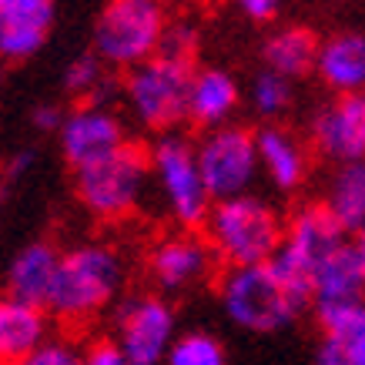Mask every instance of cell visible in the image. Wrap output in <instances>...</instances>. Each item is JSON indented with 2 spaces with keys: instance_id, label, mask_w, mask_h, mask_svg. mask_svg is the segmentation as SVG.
<instances>
[{
  "instance_id": "cell-1",
  "label": "cell",
  "mask_w": 365,
  "mask_h": 365,
  "mask_svg": "<svg viewBox=\"0 0 365 365\" xmlns=\"http://www.w3.org/2000/svg\"><path fill=\"white\" fill-rule=\"evenodd\" d=\"M208 245L232 268L268 265L282 248V225L275 211L255 195L218 201L208 215Z\"/></svg>"
},
{
  "instance_id": "cell-2",
  "label": "cell",
  "mask_w": 365,
  "mask_h": 365,
  "mask_svg": "<svg viewBox=\"0 0 365 365\" xmlns=\"http://www.w3.org/2000/svg\"><path fill=\"white\" fill-rule=\"evenodd\" d=\"M124 282L121 255L108 245H81L61 255L47 309L64 322H88L118 295Z\"/></svg>"
},
{
  "instance_id": "cell-3",
  "label": "cell",
  "mask_w": 365,
  "mask_h": 365,
  "mask_svg": "<svg viewBox=\"0 0 365 365\" xmlns=\"http://www.w3.org/2000/svg\"><path fill=\"white\" fill-rule=\"evenodd\" d=\"M168 17L161 0H108L94 24L98 57L111 67H141L158 57Z\"/></svg>"
},
{
  "instance_id": "cell-4",
  "label": "cell",
  "mask_w": 365,
  "mask_h": 365,
  "mask_svg": "<svg viewBox=\"0 0 365 365\" xmlns=\"http://www.w3.org/2000/svg\"><path fill=\"white\" fill-rule=\"evenodd\" d=\"M222 305L245 332H278L302 312L272 265L228 268V275L222 278Z\"/></svg>"
},
{
  "instance_id": "cell-5",
  "label": "cell",
  "mask_w": 365,
  "mask_h": 365,
  "mask_svg": "<svg viewBox=\"0 0 365 365\" xmlns=\"http://www.w3.org/2000/svg\"><path fill=\"white\" fill-rule=\"evenodd\" d=\"M148 178H151V158L141 148L124 144L121 151L78 171V195L91 215L124 218L128 211L141 205Z\"/></svg>"
},
{
  "instance_id": "cell-6",
  "label": "cell",
  "mask_w": 365,
  "mask_h": 365,
  "mask_svg": "<svg viewBox=\"0 0 365 365\" xmlns=\"http://www.w3.org/2000/svg\"><path fill=\"white\" fill-rule=\"evenodd\" d=\"M195 71L165 57H151L148 64L134 67L124 94H128V108L134 118L148 128H171L188 114V94Z\"/></svg>"
},
{
  "instance_id": "cell-7",
  "label": "cell",
  "mask_w": 365,
  "mask_h": 365,
  "mask_svg": "<svg viewBox=\"0 0 365 365\" xmlns=\"http://www.w3.org/2000/svg\"><path fill=\"white\" fill-rule=\"evenodd\" d=\"M151 171L168 208L181 225H201L211 215V195L205 188L198 151L181 138H161L151 148Z\"/></svg>"
},
{
  "instance_id": "cell-8",
  "label": "cell",
  "mask_w": 365,
  "mask_h": 365,
  "mask_svg": "<svg viewBox=\"0 0 365 365\" xmlns=\"http://www.w3.org/2000/svg\"><path fill=\"white\" fill-rule=\"evenodd\" d=\"M198 165L211 198H238L258 171V141L242 128H218L198 148Z\"/></svg>"
},
{
  "instance_id": "cell-9",
  "label": "cell",
  "mask_w": 365,
  "mask_h": 365,
  "mask_svg": "<svg viewBox=\"0 0 365 365\" xmlns=\"http://www.w3.org/2000/svg\"><path fill=\"white\" fill-rule=\"evenodd\" d=\"M175 345V312L155 295L131 299L118 312V349L128 365H161Z\"/></svg>"
},
{
  "instance_id": "cell-10",
  "label": "cell",
  "mask_w": 365,
  "mask_h": 365,
  "mask_svg": "<svg viewBox=\"0 0 365 365\" xmlns=\"http://www.w3.org/2000/svg\"><path fill=\"white\" fill-rule=\"evenodd\" d=\"M124 128L108 108H94L84 104L78 111H71L61 124V151H64L67 165L78 171L98 165L108 155L124 148Z\"/></svg>"
},
{
  "instance_id": "cell-11",
  "label": "cell",
  "mask_w": 365,
  "mask_h": 365,
  "mask_svg": "<svg viewBox=\"0 0 365 365\" xmlns=\"http://www.w3.org/2000/svg\"><path fill=\"white\" fill-rule=\"evenodd\" d=\"M315 144L325 158L339 165H352L365 158V91L342 94L315 118Z\"/></svg>"
},
{
  "instance_id": "cell-12",
  "label": "cell",
  "mask_w": 365,
  "mask_h": 365,
  "mask_svg": "<svg viewBox=\"0 0 365 365\" xmlns=\"http://www.w3.org/2000/svg\"><path fill=\"white\" fill-rule=\"evenodd\" d=\"M342 245H349V238H345V228L339 225V218H335L325 205H309V208H302L299 215L292 218L282 248H285L295 262H302V265L312 272V278H315V272H319Z\"/></svg>"
},
{
  "instance_id": "cell-13",
  "label": "cell",
  "mask_w": 365,
  "mask_h": 365,
  "mask_svg": "<svg viewBox=\"0 0 365 365\" xmlns=\"http://www.w3.org/2000/svg\"><path fill=\"white\" fill-rule=\"evenodd\" d=\"M211 245L195 235H171L155 245L151 252V275L161 288H188L208 275L211 268Z\"/></svg>"
},
{
  "instance_id": "cell-14",
  "label": "cell",
  "mask_w": 365,
  "mask_h": 365,
  "mask_svg": "<svg viewBox=\"0 0 365 365\" xmlns=\"http://www.w3.org/2000/svg\"><path fill=\"white\" fill-rule=\"evenodd\" d=\"M57 268H61V255L51 245L44 242L27 245L11 262V272H7L11 299L24 302V305H34V309H47L54 282H57Z\"/></svg>"
},
{
  "instance_id": "cell-15",
  "label": "cell",
  "mask_w": 365,
  "mask_h": 365,
  "mask_svg": "<svg viewBox=\"0 0 365 365\" xmlns=\"http://www.w3.org/2000/svg\"><path fill=\"white\" fill-rule=\"evenodd\" d=\"M47 335L44 309L24 305L17 299H0V365H24Z\"/></svg>"
},
{
  "instance_id": "cell-16",
  "label": "cell",
  "mask_w": 365,
  "mask_h": 365,
  "mask_svg": "<svg viewBox=\"0 0 365 365\" xmlns=\"http://www.w3.org/2000/svg\"><path fill=\"white\" fill-rule=\"evenodd\" d=\"M319 78L342 98L365 91V37L362 34H335L319 47L315 61Z\"/></svg>"
},
{
  "instance_id": "cell-17",
  "label": "cell",
  "mask_w": 365,
  "mask_h": 365,
  "mask_svg": "<svg viewBox=\"0 0 365 365\" xmlns=\"http://www.w3.org/2000/svg\"><path fill=\"white\" fill-rule=\"evenodd\" d=\"M365 299V265L359 262L352 242L342 245L339 252L315 272V309L345 305V302Z\"/></svg>"
},
{
  "instance_id": "cell-18",
  "label": "cell",
  "mask_w": 365,
  "mask_h": 365,
  "mask_svg": "<svg viewBox=\"0 0 365 365\" xmlns=\"http://www.w3.org/2000/svg\"><path fill=\"white\" fill-rule=\"evenodd\" d=\"M238 81L228 71L208 67V71H195L188 94V118L195 124H222L228 114L238 108Z\"/></svg>"
},
{
  "instance_id": "cell-19",
  "label": "cell",
  "mask_w": 365,
  "mask_h": 365,
  "mask_svg": "<svg viewBox=\"0 0 365 365\" xmlns=\"http://www.w3.org/2000/svg\"><path fill=\"white\" fill-rule=\"evenodd\" d=\"M258 161L268 171V178L275 181L282 191H292L295 185H302L305 178V151L299 148V141L292 134L268 128L258 138Z\"/></svg>"
},
{
  "instance_id": "cell-20",
  "label": "cell",
  "mask_w": 365,
  "mask_h": 365,
  "mask_svg": "<svg viewBox=\"0 0 365 365\" xmlns=\"http://www.w3.org/2000/svg\"><path fill=\"white\" fill-rule=\"evenodd\" d=\"M319 47L322 44L305 27H282V31H275L268 37V44H265L268 71H275V74H282L288 81L299 78L309 67H315Z\"/></svg>"
},
{
  "instance_id": "cell-21",
  "label": "cell",
  "mask_w": 365,
  "mask_h": 365,
  "mask_svg": "<svg viewBox=\"0 0 365 365\" xmlns=\"http://www.w3.org/2000/svg\"><path fill=\"white\" fill-rule=\"evenodd\" d=\"M325 208L339 218L345 232H355L365 222V161H352L335 171Z\"/></svg>"
},
{
  "instance_id": "cell-22",
  "label": "cell",
  "mask_w": 365,
  "mask_h": 365,
  "mask_svg": "<svg viewBox=\"0 0 365 365\" xmlns=\"http://www.w3.org/2000/svg\"><path fill=\"white\" fill-rule=\"evenodd\" d=\"M51 31V11L37 14H0V57L24 61L37 54Z\"/></svg>"
},
{
  "instance_id": "cell-23",
  "label": "cell",
  "mask_w": 365,
  "mask_h": 365,
  "mask_svg": "<svg viewBox=\"0 0 365 365\" xmlns=\"http://www.w3.org/2000/svg\"><path fill=\"white\" fill-rule=\"evenodd\" d=\"M64 88L78 98H88L94 108H108V101L114 94V81L104 74V61L98 54H81L67 64Z\"/></svg>"
},
{
  "instance_id": "cell-24",
  "label": "cell",
  "mask_w": 365,
  "mask_h": 365,
  "mask_svg": "<svg viewBox=\"0 0 365 365\" xmlns=\"http://www.w3.org/2000/svg\"><path fill=\"white\" fill-rule=\"evenodd\" d=\"M165 362L168 365H228V359H225V349L215 335L188 332L181 339H175Z\"/></svg>"
},
{
  "instance_id": "cell-25",
  "label": "cell",
  "mask_w": 365,
  "mask_h": 365,
  "mask_svg": "<svg viewBox=\"0 0 365 365\" xmlns=\"http://www.w3.org/2000/svg\"><path fill=\"white\" fill-rule=\"evenodd\" d=\"M252 104L255 111L265 114V118H275V114L288 111V104H292V81L275 74V71L258 74L252 84Z\"/></svg>"
},
{
  "instance_id": "cell-26",
  "label": "cell",
  "mask_w": 365,
  "mask_h": 365,
  "mask_svg": "<svg viewBox=\"0 0 365 365\" xmlns=\"http://www.w3.org/2000/svg\"><path fill=\"white\" fill-rule=\"evenodd\" d=\"M195 51H198V34H195V27H188V24H168L165 37H161V47H158V57L191 67Z\"/></svg>"
},
{
  "instance_id": "cell-27",
  "label": "cell",
  "mask_w": 365,
  "mask_h": 365,
  "mask_svg": "<svg viewBox=\"0 0 365 365\" xmlns=\"http://www.w3.org/2000/svg\"><path fill=\"white\" fill-rule=\"evenodd\" d=\"M24 365H84V355L67 342H44Z\"/></svg>"
},
{
  "instance_id": "cell-28",
  "label": "cell",
  "mask_w": 365,
  "mask_h": 365,
  "mask_svg": "<svg viewBox=\"0 0 365 365\" xmlns=\"http://www.w3.org/2000/svg\"><path fill=\"white\" fill-rule=\"evenodd\" d=\"M84 365H128V359L121 355L118 342H94L84 352Z\"/></svg>"
},
{
  "instance_id": "cell-29",
  "label": "cell",
  "mask_w": 365,
  "mask_h": 365,
  "mask_svg": "<svg viewBox=\"0 0 365 365\" xmlns=\"http://www.w3.org/2000/svg\"><path fill=\"white\" fill-rule=\"evenodd\" d=\"M315 365H359L355 362V355L345 349L342 342H335V339H325L319 349V359H315Z\"/></svg>"
},
{
  "instance_id": "cell-30",
  "label": "cell",
  "mask_w": 365,
  "mask_h": 365,
  "mask_svg": "<svg viewBox=\"0 0 365 365\" xmlns=\"http://www.w3.org/2000/svg\"><path fill=\"white\" fill-rule=\"evenodd\" d=\"M242 4V11L255 21H268V17H275L278 7H282V0H238Z\"/></svg>"
},
{
  "instance_id": "cell-31",
  "label": "cell",
  "mask_w": 365,
  "mask_h": 365,
  "mask_svg": "<svg viewBox=\"0 0 365 365\" xmlns=\"http://www.w3.org/2000/svg\"><path fill=\"white\" fill-rule=\"evenodd\" d=\"M54 0H0V14H37L51 11Z\"/></svg>"
},
{
  "instance_id": "cell-32",
  "label": "cell",
  "mask_w": 365,
  "mask_h": 365,
  "mask_svg": "<svg viewBox=\"0 0 365 365\" xmlns=\"http://www.w3.org/2000/svg\"><path fill=\"white\" fill-rule=\"evenodd\" d=\"M34 124H37L41 131H61L64 118H61V111H57V108H51V104H47V108H37V111H34Z\"/></svg>"
},
{
  "instance_id": "cell-33",
  "label": "cell",
  "mask_w": 365,
  "mask_h": 365,
  "mask_svg": "<svg viewBox=\"0 0 365 365\" xmlns=\"http://www.w3.org/2000/svg\"><path fill=\"white\" fill-rule=\"evenodd\" d=\"M342 345H345V349H349V352L355 355V362H359V365H365V332H359V335H355V339H352V342H342Z\"/></svg>"
},
{
  "instance_id": "cell-34",
  "label": "cell",
  "mask_w": 365,
  "mask_h": 365,
  "mask_svg": "<svg viewBox=\"0 0 365 365\" xmlns=\"http://www.w3.org/2000/svg\"><path fill=\"white\" fill-rule=\"evenodd\" d=\"M352 248H355V255H359V262L365 265V222L352 232Z\"/></svg>"
},
{
  "instance_id": "cell-35",
  "label": "cell",
  "mask_w": 365,
  "mask_h": 365,
  "mask_svg": "<svg viewBox=\"0 0 365 365\" xmlns=\"http://www.w3.org/2000/svg\"><path fill=\"white\" fill-rule=\"evenodd\" d=\"M31 161H34V155H31V151H24V155H17L11 161V171H14V175H21V171H27V168H31Z\"/></svg>"
}]
</instances>
